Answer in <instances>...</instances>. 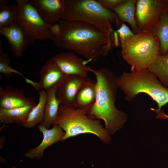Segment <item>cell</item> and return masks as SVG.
<instances>
[{
	"mask_svg": "<svg viewBox=\"0 0 168 168\" xmlns=\"http://www.w3.org/2000/svg\"><path fill=\"white\" fill-rule=\"evenodd\" d=\"M59 35L52 40L56 47L82 56L89 62L106 56L112 39L96 27L82 22L60 20Z\"/></svg>",
	"mask_w": 168,
	"mask_h": 168,
	"instance_id": "6da1fadb",
	"label": "cell"
},
{
	"mask_svg": "<svg viewBox=\"0 0 168 168\" xmlns=\"http://www.w3.org/2000/svg\"><path fill=\"white\" fill-rule=\"evenodd\" d=\"M88 70L96 76V95L95 102L86 114L91 119L102 120L107 133L110 135L113 134L127 119L126 114L115 105L118 87L117 78L107 68L93 69L89 67Z\"/></svg>",
	"mask_w": 168,
	"mask_h": 168,
	"instance_id": "7a4b0ae2",
	"label": "cell"
},
{
	"mask_svg": "<svg viewBox=\"0 0 168 168\" xmlns=\"http://www.w3.org/2000/svg\"><path fill=\"white\" fill-rule=\"evenodd\" d=\"M61 20L77 21L93 26L113 40L112 24L119 26V20L113 11L103 7L97 0H64Z\"/></svg>",
	"mask_w": 168,
	"mask_h": 168,
	"instance_id": "3957f363",
	"label": "cell"
},
{
	"mask_svg": "<svg viewBox=\"0 0 168 168\" xmlns=\"http://www.w3.org/2000/svg\"><path fill=\"white\" fill-rule=\"evenodd\" d=\"M118 87L125 95L128 101L133 100L139 93H144L155 101L157 109H151L155 112L168 103V88L162 85L156 77L148 68L124 72L118 78Z\"/></svg>",
	"mask_w": 168,
	"mask_h": 168,
	"instance_id": "277c9868",
	"label": "cell"
},
{
	"mask_svg": "<svg viewBox=\"0 0 168 168\" xmlns=\"http://www.w3.org/2000/svg\"><path fill=\"white\" fill-rule=\"evenodd\" d=\"M55 124L65 132L62 141L86 133L95 135L105 143H109L111 139L110 135L98 119L90 118L86 111L76 108L60 105Z\"/></svg>",
	"mask_w": 168,
	"mask_h": 168,
	"instance_id": "5b68a950",
	"label": "cell"
},
{
	"mask_svg": "<svg viewBox=\"0 0 168 168\" xmlns=\"http://www.w3.org/2000/svg\"><path fill=\"white\" fill-rule=\"evenodd\" d=\"M121 47L122 56L132 71L148 68L160 55L159 41L149 32L139 31Z\"/></svg>",
	"mask_w": 168,
	"mask_h": 168,
	"instance_id": "8992f818",
	"label": "cell"
},
{
	"mask_svg": "<svg viewBox=\"0 0 168 168\" xmlns=\"http://www.w3.org/2000/svg\"><path fill=\"white\" fill-rule=\"evenodd\" d=\"M17 15L15 24L22 30L29 45L36 41L52 40L54 37L49 29V24L44 22L29 0H16Z\"/></svg>",
	"mask_w": 168,
	"mask_h": 168,
	"instance_id": "52a82bcc",
	"label": "cell"
},
{
	"mask_svg": "<svg viewBox=\"0 0 168 168\" xmlns=\"http://www.w3.org/2000/svg\"><path fill=\"white\" fill-rule=\"evenodd\" d=\"M135 17L140 31L151 33L168 11V0H138Z\"/></svg>",
	"mask_w": 168,
	"mask_h": 168,
	"instance_id": "ba28073f",
	"label": "cell"
},
{
	"mask_svg": "<svg viewBox=\"0 0 168 168\" xmlns=\"http://www.w3.org/2000/svg\"><path fill=\"white\" fill-rule=\"evenodd\" d=\"M52 59L62 71L67 75H75L86 78L90 62L71 51L61 52L54 55Z\"/></svg>",
	"mask_w": 168,
	"mask_h": 168,
	"instance_id": "9c48e42d",
	"label": "cell"
},
{
	"mask_svg": "<svg viewBox=\"0 0 168 168\" xmlns=\"http://www.w3.org/2000/svg\"><path fill=\"white\" fill-rule=\"evenodd\" d=\"M30 2L42 20L48 24L61 20L64 8V0H30Z\"/></svg>",
	"mask_w": 168,
	"mask_h": 168,
	"instance_id": "30bf717a",
	"label": "cell"
},
{
	"mask_svg": "<svg viewBox=\"0 0 168 168\" xmlns=\"http://www.w3.org/2000/svg\"><path fill=\"white\" fill-rule=\"evenodd\" d=\"M86 79L77 75L67 76L59 85L56 92V96L60 105L75 108V96Z\"/></svg>",
	"mask_w": 168,
	"mask_h": 168,
	"instance_id": "8fae6325",
	"label": "cell"
},
{
	"mask_svg": "<svg viewBox=\"0 0 168 168\" xmlns=\"http://www.w3.org/2000/svg\"><path fill=\"white\" fill-rule=\"evenodd\" d=\"M0 34L7 40L10 49L13 55L20 58L27 50L29 44L26 36L17 25L0 27Z\"/></svg>",
	"mask_w": 168,
	"mask_h": 168,
	"instance_id": "7c38bea8",
	"label": "cell"
},
{
	"mask_svg": "<svg viewBox=\"0 0 168 168\" xmlns=\"http://www.w3.org/2000/svg\"><path fill=\"white\" fill-rule=\"evenodd\" d=\"M37 104L32 97H26L23 91L8 86L0 87V107L8 109Z\"/></svg>",
	"mask_w": 168,
	"mask_h": 168,
	"instance_id": "4fadbf2b",
	"label": "cell"
},
{
	"mask_svg": "<svg viewBox=\"0 0 168 168\" xmlns=\"http://www.w3.org/2000/svg\"><path fill=\"white\" fill-rule=\"evenodd\" d=\"M51 129H47L40 124L38 125L39 131L42 133L43 139L41 143L24 154L25 157L33 159L42 157L44 150L48 147L59 141H62L65 132L57 125H54Z\"/></svg>",
	"mask_w": 168,
	"mask_h": 168,
	"instance_id": "5bb4252c",
	"label": "cell"
},
{
	"mask_svg": "<svg viewBox=\"0 0 168 168\" xmlns=\"http://www.w3.org/2000/svg\"><path fill=\"white\" fill-rule=\"evenodd\" d=\"M40 90L47 91L56 84H60L67 75L64 73L53 60H47L40 70Z\"/></svg>",
	"mask_w": 168,
	"mask_h": 168,
	"instance_id": "9a60e30c",
	"label": "cell"
},
{
	"mask_svg": "<svg viewBox=\"0 0 168 168\" xmlns=\"http://www.w3.org/2000/svg\"><path fill=\"white\" fill-rule=\"evenodd\" d=\"M96 95V82L86 78L75 96L74 101L75 108L85 111L86 113L94 105Z\"/></svg>",
	"mask_w": 168,
	"mask_h": 168,
	"instance_id": "2e32d148",
	"label": "cell"
},
{
	"mask_svg": "<svg viewBox=\"0 0 168 168\" xmlns=\"http://www.w3.org/2000/svg\"><path fill=\"white\" fill-rule=\"evenodd\" d=\"M59 84H55L46 91L47 94V99L44 119L40 124L47 129H49L51 125H54L57 118L60 103L56 96V92Z\"/></svg>",
	"mask_w": 168,
	"mask_h": 168,
	"instance_id": "e0dca14e",
	"label": "cell"
},
{
	"mask_svg": "<svg viewBox=\"0 0 168 168\" xmlns=\"http://www.w3.org/2000/svg\"><path fill=\"white\" fill-rule=\"evenodd\" d=\"M136 1V0H125L121 5L112 10L117 14L119 19L129 24L134 34L140 31L135 17Z\"/></svg>",
	"mask_w": 168,
	"mask_h": 168,
	"instance_id": "ac0fdd59",
	"label": "cell"
},
{
	"mask_svg": "<svg viewBox=\"0 0 168 168\" xmlns=\"http://www.w3.org/2000/svg\"><path fill=\"white\" fill-rule=\"evenodd\" d=\"M35 105H28L25 107L8 109L0 107L1 122L7 124L25 123L29 114Z\"/></svg>",
	"mask_w": 168,
	"mask_h": 168,
	"instance_id": "d6986e66",
	"label": "cell"
},
{
	"mask_svg": "<svg viewBox=\"0 0 168 168\" xmlns=\"http://www.w3.org/2000/svg\"><path fill=\"white\" fill-rule=\"evenodd\" d=\"M38 103L34 106L30 112L27 120L23 124L26 128H31L43 121L45 108L47 99L46 91L42 89L39 91Z\"/></svg>",
	"mask_w": 168,
	"mask_h": 168,
	"instance_id": "ffe728a7",
	"label": "cell"
},
{
	"mask_svg": "<svg viewBox=\"0 0 168 168\" xmlns=\"http://www.w3.org/2000/svg\"><path fill=\"white\" fill-rule=\"evenodd\" d=\"M151 33L155 35L159 41V55L168 53V11L162 15L158 25Z\"/></svg>",
	"mask_w": 168,
	"mask_h": 168,
	"instance_id": "44dd1931",
	"label": "cell"
},
{
	"mask_svg": "<svg viewBox=\"0 0 168 168\" xmlns=\"http://www.w3.org/2000/svg\"><path fill=\"white\" fill-rule=\"evenodd\" d=\"M148 69L164 86H168V53L159 55Z\"/></svg>",
	"mask_w": 168,
	"mask_h": 168,
	"instance_id": "7402d4cb",
	"label": "cell"
},
{
	"mask_svg": "<svg viewBox=\"0 0 168 168\" xmlns=\"http://www.w3.org/2000/svg\"><path fill=\"white\" fill-rule=\"evenodd\" d=\"M17 6L12 4L0 7V27L12 25L16 21Z\"/></svg>",
	"mask_w": 168,
	"mask_h": 168,
	"instance_id": "603a6c76",
	"label": "cell"
},
{
	"mask_svg": "<svg viewBox=\"0 0 168 168\" xmlns=\"http://www.w3.org/2000/svg\"><path fill=\"white\" fill-rule=\"evenodd\" d=\"M0 45V73L5 77H9L12 73H15L25 78L21 73L9 66L10 60L7 53H3Z\"/></svg>",
	"mask_w": 168,
	"mask_h": 168,
	"instance_id": "cb8c5ba5",
	"label": "cell"
},
{
	"mask_svg": "<svg viewBox=\"0 0 168 168\" xmlns=\"http://www.w3.org/2000/svg\"><path fill=\"white\" fill-rule=\"evenodd\" d=\"M120 39L121 45L134 35L133 31L124 23H122L116 30Z\"/></svg>",
	"mask_w": 168,
	"mask_h": 168,
	"instance_id": "d4e9b609",
	"label": "cell"
},
{
	"mask_svg": "<svg viewBox=\"0 0 168 168\" xmlns=\"http://www.w3.org/2000/svg\"><path fill=\"white\" fill-rule=\"evenodd\" d=\"M125 0H97L105 8L112 11L114 8L119 6Z\"/></svg>",
	"mask_w": 168,
	"mask_h": 168,
	"instance_id": "484cf974",
	"label": "cell"
},
{
	"mask_svg": "<svg viewBox=\"0 0 168 168\" xmlns=\"http://www.w3.org/2000/svg\"><path fill=\"white\" fill-rule=\"evenodd\" d=\"M49 29L54 38L58 36L61 33V27L59 22L49 24Z\"/></svg>",
	"mask_w": 168,
	"mask_h": 168,
	"instance_id": "4316f807",
	"label": "cell"
},
{
	"mask_svg": "<svg viewBox=\"0 0 168 168\" xmlns=\"http://www.w3.org/2000/svg\"><path fill=\"white\" fill-rule=\"evenodd\" d=\"M157 114L156 118L157 119H168V115L166 114L162 110L156 112Z\"/></svg>",
	"mask_w": 168,
	"mask_h": 168,
	"instance_id": "83f0119b",
	"label": "cell"
},
{
	"mask_svg": "<svg viewBox=\"0 0 168 168\" xmlns=\"http://www.w3.org/2000/svg\"><path fill=\"white\" fill-rule=\"evenodd\" d=\"M119 36L116 31H113V39H114V44L116 47L119 46Z\"/></svg>",
	"mask_w": 168,
	"mask_h": 168,
	"instance_id": "f1b7e54d",
	"label": "cell"
},
{
	"mask_svg": "<svg viewBox=\"0 0 168 168\" xmlns=\"http://www.w3.org/2000/svg\"><path fill=\"white\" fill-rule=\"evenodd\" d=\"M8 5L7 1L5 0L0 1V7H3Z\"/></svg>",
	"mask_w": 168,
	"mask_h": 168,
	"instance_id": "f546056e",
	"label": "cell"
},
{
	"mask_svg": "<svg viewBox=\"0 0 168 168\" xmlns=\"http://www.w3.org/2000/svg\"><path fill=\"white\" fill-rule=\"evenodd\" d=\"M12 168H15V166H14V167H13Z\"/></svg>",
	"mask_w": 168,
	"mask_h": 168,
	"instance_id": "4dcf8cb0",
	"label": "cell"
}]
</instances>
